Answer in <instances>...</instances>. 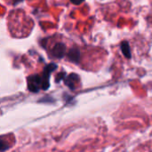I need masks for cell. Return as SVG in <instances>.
<instances>
[{"label": "cell", "mask_w": 152, "mask_h": 152, "mask_svg": "<svg viewBox=\"0 0 152 152\" xmlns=\"http://www.w3.org/2000/svg\"><path fill=\"white\" fill-rule=\"evenodd\" d=\"M28 88L30 92L36 93L43 88V79L40 75H32L28 77Z\"/></svg>", "instance_id": "cell-1"}, {"label": "cell", "mask_w": 152, "mask_h": 152, "mask_svg": "<svg viewBox=\"0 0 152 152\" xmlns=\"http://www.w3.org/2000/svg\"><path fill=\"white\" fill-rule=\"evenodd\" d=\"M66 53V45L61 42L55 43L50 51V55L55 59H61Z\"/></svg>", "instance_id": "cell-2"}, {"label": "cell", "mask_w": 152, "mask_h": 152, "mask_svg": "<svg viewBox=\"0 0 152 152\" xmlns=\"http://www.w3.org/2000/svg\"><path fill=\"white\" fill-rule=\"evenodd\" d=\"M67 57H68L69 61L77 64L80 61V52H79L78 48L69 49V52L67 53Z\"/></svg>", "instance_id": "cell-3"}, {"label": "cell", "mask_w": 152, "mask_h": 152, "mask_svg": "<svg viewBox=\"0 0 152 152\" xmlns=\"http://www.w3.org/2000/svg\"><path fill=\"white\" fill-rule=\"evenodd\" d=\"M79 80V77L77 75V74H70L69 76H68L65 79H64V82L65 84L72 90H74L75 88V85L76 83Z\"/></svg>", "instance_id": "cell-4"}, {"label": "cell", "mask_w": 152, "mask_h": 152, "mask_svg": "<svg viewBox=\"0 0 152 152\" xmlns=\"http://www.w3.org/2000/svg\"><path fill=\"white\" fill-rule=\"evenodd\" d=\"M121 51L123 53V54L126 56V58L130 59L132 57V53H131V49L129 46V44L126 41H123L121 43Z\"/></svg>", "instance_id": "cell-5"}, {"label": "cell", "mask_w": 152, "mask_h": 152, "mask_svg": "<svg viewBox=\"0 0 152 152\" xmlns=\"http://www.w3.org/2000/svg\"><path fill=\"white\" fill-rule=\"evenodd\" d=\"M65 77V72H61V73H59L57 77H56V82H59L61 79L64 78Z\"/></svg>", "instance_id": "cell-6"}, {"label": "cell", "mask_w": 152, "mask_h": 152, "mask_svg": "<svg viewBox=\"0 0 152 152\" xmlns=\"http://www.w3.org/2000/svg\"><path fill=\"white\" fill-rule=\"evenodd\" d=\"M85 0H70V2L74 4H80L82 2H84Z\"/></svg>", "instance_id": "cell-7"}, {"label": "cell", "mask_w": 152, "mask_h": 152, "mask_svg": "<svg viewBox=\"0 0 152 152\" xmlns=\"http://www.w3.org/2000/svg\"><path fill=\"white\" fill-rule=\"evenodd\" d=\"M21 1H23V0H14L13 4H17L18 3H20V2H21Z\"/></svg>", "instance_id": "cell-8"}]
</instances>
